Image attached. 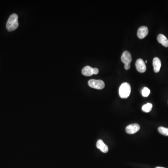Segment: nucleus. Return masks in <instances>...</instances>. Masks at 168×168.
Segmentation results:
<instances>
[{
    "mask_svg": "<svg viewBox=\"0 0 168 168\" xmlns=\"http://www.w3.org/2000/svg\"><path fill=\"white\" fill-rule=\"evenodd\" d=\"M18 17L16 14H13L9 17L6 24V29L9 32L16 30L18 28Z\"/></svg>",
    "mask_w": 168,
    "mask_h": 168,
    "instance_id": "f257e3e1",
    "label": "nucleus"
},
{
    "mask_svg": "<svg viewBox=\"0 0 168 168\" xmlns=\"http://www.w3.org/2000/svg\"><path fill=\"white\" fill-rule=\"evenodd\" d=\"M131 88L128 83L125 82L121 84L119 88V94L122 99H127L129 97L131 93Z\"/></svg>",
    "mask_w": 168,
    "mask_h": 168,
    "instance_id": "f03ea898",
    "label": "nucleus"
},
{
    "mask_svg": "<svg viewBox=\"0 0 168 168\" xmlns=\"http://www.w3.org/2000/svg\"><path fill=\"white\" fill-rule=\"evenodd\" d=\"M89 87L94 89L101 90L105 87V83L101 80L91 79L88 82Z\"/></svg>",
    "mask_w": 168,
    "mask_h": 168,
    "instance_id": "7ed1b4c3",
    "label": "nucleus"
},
{
    "mask_svg": "<svg viewBox=\"0 0 168 168\" xmlns=\"http://www.w3.org/2000/svg\"><path fill=\"white\" fill-rule=\"evenodd\" d=\"M140 129L139 125L137 123L130 124L127 126L126 128V132L128 134L132 135L135 134Z\"/></svg>",
    "mask_w": 168,
    "mask_h": 168,
    "instance_id": "20e7f679",
    "label": "nucleus"
},
{
    "mask_svg": "<svg viewBox=\"0 0 168 168\" xmlns=\"http://www.w3.org/2000/svg\"><path fill=\"white\" fill-rule=\"evenodd\" d=\"M136 66L137 71L141 73H143L146 71V65H145V62H144L143 60L142 59L139 58L136 60Z\"/></svg>",
    "mask_w": 168,
    "mask_h": 168,
    "instance_id": "39448f33",
    "label": "nucleus"
},
{
    "mask_svg": "<svg viewBox=\"0 0 168 168\" xmlns=\"http://www.w3.org/2000/svg\"><path fill=\"white\" fill-rule=\"evenodd\" d=\"M121 60L123 63H124V65L130 64L132 60V58L131 55L129 51H124L121 57Z\"/></svg>",
    "mask_w": 168,
    "mask_h": 168,
    "instance_id": "423d86ee",
    "label": "nucleus"
},
{
    "mask_svg": "<svg viewBox=\"0 0 168 168\" xmlns=\"http://www.w3.org/2000/svg\"><path fill=\"white\" fill-rule=\"evenodd\" d=\"M148 33V28L146 26H141L138 29L137 36L140 39H143L147 36Z\"/></svg>",
    "mask_w": 168,
    "mask_h": 168,
    "instance_id": "0eeeda50",
    "label": "nucleus"
},
{
    "mask_svg": "<svg viewBox=\"0 0 168 168\" xmlns=\"http://www.w3.org/2000/svg\"><path fill=\"white\" fill-rule=\"evenodd\" d=\"M96 147L98 149H100L102 152L106 153L108 151V148L101 140H99L96 143Z\"/></svg>",
    "mask_w": 168,
    "mask_h": 168,
    "instance_id": "6e6552de",
    "label": "nucleus"
},
{
    "mask_svg": "<svg viewBox=\"0 0 168 168\" xmlns=\"http://www.w3.org/2000/svg\"><path fill=\"white\" fill-rule=\"evenodd\" d=\"M153 66L154 67V71L156 73H158L160 70L161 67V62L159 58L156 57L153 60Z\"/></svg>",
    "mask_w": 168,
    "mask_h": 168,
    "instance_id": "1a4fd4ad",
    "label": "nucleus"
},
{
    "mask_svg": "<svg viewBox=\"0 0 168 168\" xmlns=\"http://www.w3.org/2000/svg\"><path fill=\"white\" fill-rule=\"evenodd\" d=\"M82 74L86 76H92L94 74V68L89 66H86L82 70Z\"/></svg>",
    "mask_w": 168,
    "mask_h": 168,
    "instance_id": "9d476101",
    "label": "nucleus"
},
{
    "mask_svg": "<svg viewBox=\"0 0 168 168\" xmlns=\"http://www.w3.org/2000/svg\"><path fill=\"white\" fill-rule=\"evenodd\" d=\"M157 41L159 43L165 47H168V39L163 34H159L157 36Z\"/></svg>",
    "mask_w": 168,
    "mask_h": 168,
    "instance_id": "9b49d317",
    "label": "nucleus"
},
{
    "mask_svg": "<svg viewBox=\"0 0 168 168\" xmlns=\"http://www.w3.org/2000/svg\"><path fill=\"white\" fill-rule=\"evenodd\" d=\"M152 104L151 103H147L142 107V110L145 112H149L151 110L152 108Z\"/></svg>",
    "mask_w": 168,
    "mask_h": 168,
    "instance_id": "f8f14e48",
    "label": "nucleus"
},
{
    "mask_svg": "<svg viewBox=\"0 0 168 168\" xmlns=\"http://www.w3.org/2000/svg\"><path fill=\"white\" fill-rule=\"evenodd\" d=\"M158 131L161 134L165 136H168V128L165 127H160L158 128Z\"/></svg>",
    "mask_w": 168,
    "mask_h": 168,
    "instance_id": "ddd939ff",
    "label": "nucleus"
},
{
    "mask_svg": "<svg viewBox=\"0 0 168 168\" xmlns=\"http://www.w3.org/2000/svg\"><path fill=\"white\" fill-rule=\"evenodd\" d=\"M150 93V90L148 87H144L143 90L141 91V94L144 97H148Z\"/></svg>",
    "mask_w": 168,
    "mask_h": 168,
    "instance_id": "4468645a",
    "label": "nucleus"
},
{
    "mask_svg": "<svg viewBox=\"0 0 168 168\" xmlns=\"http://www.w3.org/2000/svg\"><path fill=\"white\" fill-rule=\"evenodd\" d=\"M124 68H125V69L127 70H129L130 68V64H125Z\"/></svg>",
    "mask_w": 168,
    "mask_h": 168,
    "instance_id": "2eb2a0df",
    "label": "nucleus"
},
{
    "mask_svg": "<svg viewBox=\"0 0 168 168\" xmlns=\"http://www.w3.org/2000/svg\"><path fill=\"white\" fill-rule=\"evenodd\" d=\"M99 70L97 68H94V74H97L99 73Z\"/></svg>",
    "mask_w": 168,
    "mask_h": 168,
    "instance_id": "dca6fc26",
    "label": "nucleus"
},
{
    "mask_svg": "<svg viewBox=\"0 0 168 168\" xmlns=\"http://www.w3.org/2000/svg\"><path fill=\"white\" fill-rule=\"evenodd\" d=\"M156 168H164V167H156Z\"/></svg>",
    "mask_w": 168,
    "mask_h": 168,
    "instance_id": "f3484780",
    "label": "nucleus"
},
{
    "mask_svg": "<svg viewBox=\"0 0 168 168\" xmlns=\"http://www.w3.org/2000/svg\"><path fill=\"white\" fill-rule=\"evenodd\" d=\"M147 60H146V61H145V63H147Z\"/></svg>",
    "mask_w": 168,
    "mask_h": 168,
    "instance_id": "a211bd4d",
    "label": "nucleus"
}]
</instances>
